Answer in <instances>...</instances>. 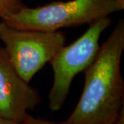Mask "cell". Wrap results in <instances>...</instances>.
I'll use <instances>...</instances> for the list:
<instances>
[{
  "label": "cell",
  "instance_id": "7",
  "mask_svg": "<svg viewBox=\"0 0 124 124\" xmlns=\"http://www.w3.org/2000/svg\"><path fill=\"white\" fill-rule=\"evenodd\" d=\"M22 124H60L54 123L48 120L44 119L39 117H34L30 115H27Z\"/></svg>",
  "mask_w": 124,
  "mask_h": 124
},
{
  "label": "cell",
  "instance_id": "9",
  "mask_svg": "<svg viewBox=\"0 0 124 124\" xmlns=\"http://www.w3.org/2000/svg\"><path fill=\"white\" fill-rule=\"evenodd\" d=\"M0 124H18L14 121H10V120L6 119H2L0 118Z\"/></svg>",
  "mask_w": 124,
  "mask_h": 124
},
{
  "label": "cell",
  "instance_id": "2",
  "mask_svg": "<svg viewBox=\"0 0 124 124\" xmlns=\"http://www.w3.org/2000/svg\"><path fill=\"white\" fill-rule=\"evenodd\" d=\"M124 9V5L118 0L53 1L35 8L24 6L1 21L18 29L54 32L62 28L90 24Z\"/></svg>",
  "mask_w": 124,
  "mask_h": 124
},
{
  "label": "cell",
  "instance_id": "4",
  "mask_svg": "<svg viewBox=\"0 0 124 124\" xmlns=\"http://www.w3.org/2000/svg\"><path fill=\"white\" fill-rule=\"evenodd\" d=\"M111 23L109 16L94 21L79 39L69 46H64L50 62L54 72L53 84L49 93L50 110L55 112L62 108L72 80L94 61L100 47V37Z\"/></svg>",
  "mask_w": 124,
  "mask_h": 124
},
{
  "label": "cell",
  "instance_id": "5",
  "mask_svg": "<svg viewBox=\"0 0 124 124\" xmlns=\"http://www.w3.org/2000/svg\"><path fill=\"white\" fill-rule=\"evenodd\" d=\"M41 102L38 90L23 79L0 46V118L22 124Z\"/></svg>",
  "mask_w": 124,
  "mask_h": 124
},
{
  "label": "cell",
  "instance_id": "10",
  "mask_svg": "<svg viewBox=\"0 0 124 124\" xmlns=\"http://www.w3.org/2000/svg\"><path fill=\"white\" fill-rule=\"evenodd\" d=\"M119 1L121 4H124V0H118Z\"/></svg>",
  "mask_w": 124,
  "mask_h": 124
},
{
  "label": "cell",
  "instance_id": "8",
  "mask_svg": "<svg viewBox=\"0 0 124 124\" xmlns=\"http://www.w3.org/2000/svg\"><path fill=\"white\" fill-rule=\"evenodd\" d=\"M124 124V108L122 110L119 117L118 118V119L116 120L115 124Z\"/></svg>",
  "mask_w": 124,
  "mask_h": 124
},
{
  "label": "cell",
  "instance_id": "1",
  "mask_svg": "<svg viewBox=\"0 0 124 124\" xmlns=\"http://www.w3.org/2000/svg\"><path fill=\"white\" fill-rule=\"evenodd\" d=\"M124 50V20L120 19L85 70L79 101L60 124H113L124 108L121 60Z\"/></svg>",
  "mask_w": 124,
  "mask_h": 124
},
{
  "label": "cell",
  "instance_id": "6",
  "mask_svg": "<svg viewBox=\"0 0 124 124\" xmlns=\"http://www.w3.org/2000/svg\"><path fill=\"white\" fill-rule=\"evenodd\" d=\"M24 6L22 0H0V18L4 19Z\"/></svg>",
  "mask_w": 124,
  "mask_h": 124
},
{
  "label": "cell",
  "instance_id": "3",
  "mask_svg": "<svg viewBox=\"0 0 124 124\" xmlns=\"http://www.w3.org/2000/svg\"><path fill=\"white\" fill-rule=\"evenodd\" d=\"M0 40L19 75L29 83L64 46L66 38L62 31L18 29L1 21Z\"/></svg>",
  "mask_w": 124,
  "mask_h": 124
}]
</instances>
